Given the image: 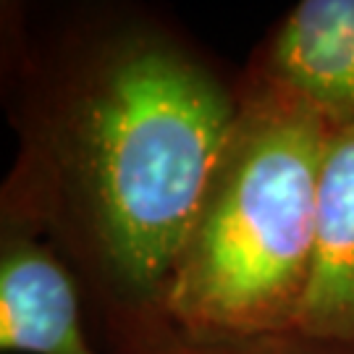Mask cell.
Returning a JSON list of instances; mask_svg holds the SVG:
<instances>
[{
    "mask_svg": "<svg viewBox=\"0 0 354 354\" xmlns=\"http://www.w3.org/2000/svg\"><path fill=\"white\" fill-rule=\"evenodd\" d=\"M239 92L150 32L105 39L21 115L3 218L68 260L118 344L155 323Z\"/></svg>",
    "mask_w": 354,
    "mask_h": 354,
    "instance_id": "obj_1",
    "label": "cell"
},
{
    "mask_svg": "<svg viewBox=\"0 0 354 354\" xmlns=\"http://www.w3.org/2000/svg\"><path fill=\"white\" fill-rule=\"evenodd\" d=\"M330 127L254 74L165 291L163 315L197 333L294 330L320 218Z\"/></svg>",
    "mask_w": 354,
    "mask_h": 354,
    "instance_id": "obj_2",
    "label": "cell"
},
{
    "mask_svg": "<svg viewBox=\"0 0 354 354\" xmlns=\"http://www.w3.org/2000/svg\"><path fill=\"white\" fill-rule=\"evenodd\" d=\"M0 346L16 354H100L82 320V283L39 231L3 218Z\"/></svg>",
    "mask_w": 354,
    "mask_h": 354,
    "instance_id": "obj_3",
    "label": "cell"
},
{
    "mask_svg": "<svg viewBox=\"0 0 354 354\" xmlns=\"http://www.w3.org/2000/svg\"><path fill=\"white\" fill-rule=\"evenodd\" d=\"M250 74L304 100L330 129H354V0H297Z\"/></svg>",
    "mask_w": 354,
    "mask_h": 354,
    "instance_id": "obj_4",
    "label": "cell"
},
{
    "mask_svg": "<svg viewBox=\"0 0 354 354\" xmlns=\"http://www.w3.org/2000/svg\"><path fill=\"white\" fill-rule=\"evenodd\" d=\"M294 330L333 354H354V129H330L313 273Z\"/></svg>",
    "mask_w": 354,
    "mask_h": 354,
    "instance_id": "obj_5",
    "label": "cell"
},
{
    "mask_svg": "<svg viewBox=\"0 0 354 354\" xmlns=\"http://www.w3.org/2000/svg\"><path fill=\"white\" fill-rule=\"evenodd\" d=\"M111 354H333L297 330L276 333H197L174 323H155L113 344Z\"/></svg>",
    "mask_w": 354,
    "mask_h": 354,
    "instance_id": "obj_6",
    "label": "cell"
}]
</instances>
